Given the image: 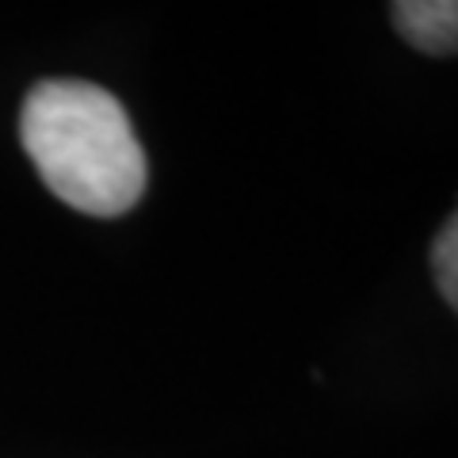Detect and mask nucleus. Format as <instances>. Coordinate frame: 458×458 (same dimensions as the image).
<instances>
[{
	"label": "nucleus",
	"instance_id": "f257e3e1",
	"mask_svg": "<svg viewBox=\"0 0 458 458\" xmlns=\"http://www.w3.org/2000/svg\"><path fill=\"white\" fill-rule=\"evenodd\" d=\"M23 149L42 183L92 218H119L146 191V153L126 107L89 81H42L23 99Z\"/></svg>",
	"mask_w": 458,
	"mask_h": 458
},
{
	"label": "nucleus",
	"instance_id": "f03ea898",
	"mask_svg": "<svg viewBox=\"0 0 458 458\" xmlns=\"http://www.w3.org/2000/svg\"><path fill=\"white\" fill-rule=\"evenodd\" d=\"M394 27L420 54H458V0H397Z\"/></svg>",
	"mask_w": 458,
	"mask_h": 458
},
{
	"label": "nucleus",
	"instance_id": "7ed1b4c3",
	"mask_svg": "<svg viewBox=\"0 0 458 458\" xmlns=\"http://www.w3.org/2000/svg\"><path fill=\"white\" fill-rule=\"evenodd\" d=\"M432 276L443 302L458 313V210L443 222V229L432 241Z\"/></svg>",
	"mask_w": 458,
	"mask_h": 458
}]
</instances>
